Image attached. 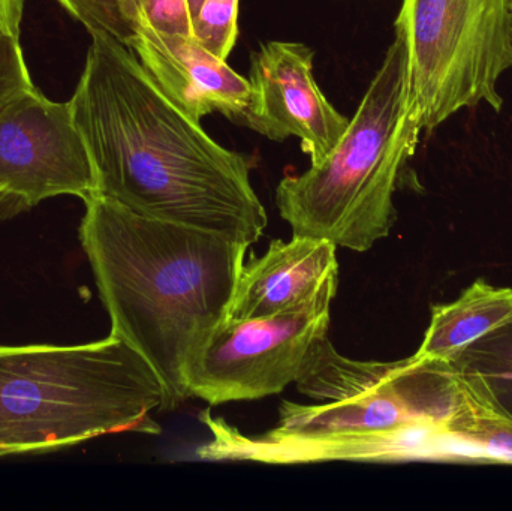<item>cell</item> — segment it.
<instances>
[{"label": "cell", "mask_w": 512, "mask_h": 511, "mask_svg": "<svg viewBox=\"0 0 512 511\" xmlns=\"http://www.w3.org/2000/svg\"><path fill=\"white\" fill-rule=\"evenodd\" d=\"M508 5H510V9H511V12H512V0H508Z\"/></svg>", "instance_id": "44dd1931"}, {"label": "cell", "mask_w": 512, "mask_h": 511, "mask_svg": "<svg viewBox=\"0 0 512 511\" xmlns=\"http://www.w3.org/2000/svg\"><path fill=\"white\" fill-rule=\"evenodd\" d=\"M80 240L111 320L161 378L165 408L189 399L188 372L228 320L249 246L144 218L107 198L86 201Z\"/></svg>", "instance_id": "7a4b0ae2"}, {"label": "cell", "mask_w": 512, "mask_h": 511, "mask_svg": "<svg viewBox=\"0 0 512 511\" xmlns=\"http://www.w3.org/2000/svg\"><path fill=\"white\" fill-rule=\"evenodd\" d=\"M336 249L313 237L273 240L264 255L243 264L228 320L273 317L333 300L339 287Z\"/></svg>", "instance_id": "30bf717a"}, {"label": "cell", "mask_w": 512, "mask_h": 511, "mask_svg": "<svg viewBox=\"0 0 512 511\" xmlns=\"http://www.w3.org/2000/svg\"><path fill=\"white\" fill-rule=\"evenodd\" d=\"M141 20L164 35L192 36L188 0H143Z\"/></svg>", "instance_id": "e0dca14e"}, {"label": "cell", "mask_w": 512, "mask_h": 511, "mask_svg": "<svg viewBox=\"0 0 512 511\" xmlns=\"http://www.w3.org/2000/svg\"><path fill=\"white\" fill-rule=\"evenodd\" d=\"M315 51L300 42L270 41L252 54L248 107L236 122L264 137L300 138L301 149L319 164L349 126L313 77Z\"/></svg>", "instance_id": "9c48e42d"}, {"label": "cell", "mask_w": 512, "mask_h": 511, "mask_svg": "<svg viewBox=\"0 0 512 511\" xmlns=\"http://www.w3.org/2000/svg\"><path fill=\"white\" fill-rule=\"evenodd\" d=\"M141 5H143V0H141Z\"/></svg>", "instance_id": "7402d4cb"}, {"label": "cell", "mask_w": 512, "mask_h": 511, "mask_svg": "<svg viewBox=\"0 0 512 511\" xmlns=\"http://www.w3.org/2000/svg\"><path fill=\"white\" fill-rule=\"evenodd\" d=\"M0 192L20 212L60 195L84 203L98 195L69 101H51L33 86L0 113Z\"/></svg>", "instance_id": "ba28073f"}, {"label": "cell", "mask_w": 512, "mask_h": 511, "mask_svg": "<svg viewBox=\"0 0 512 511\" xmlns=\"http://www.w3.org/2000/svg\"><path fill=\"white\" fill-rule=\"evenodd\" d=\"M165 389L128 342L0 347V456L42 455L116 432L159 434Z\"/></svg>", "instance_id": "3957f363"}, {"label": "cell", "mask_w": 512, "mask_h": 511, "mask_svg": "<svg viewBox=\"0 0 512 511\" xmlns=\"http://www.w3.org/2000/svg\"><path fill=\"white\" fill-rule=\"evenodd\" d=\"M239 0H204L192 18V36L218 59L227 60L239 33Z\"/></svg>", "instance_id": "9a60e30c"}, {"label": "cell", "mask_w": 512, "mask_h": 511, "mask_svg": "<svg viewBox=\"0 0 512 511\" xmlns=\"http://www.w3.org/2000/svg\"><path fill=\"white\" fill-rule=\"evenodd\" d=\"M18 213L17 207H15L14 201L8 197V195L0 192V219L9 218V216Z\"/></svg>", "instance_id": "d6986e66"}, {"label": "cell", "mask_w": 512, "mask_h": 511, "mask_svg": "<svg viewBox=\"0 0 512 511\" xmlns=\"http://www.w3.org/2000/svg\"><path fill=\"white\" fill-rule=\"evenodd\" d=\"M512 324V288L475 281L459 299L433 306L423 344L414 354L456 363L472 345Z\"/></svg>", "instance_id": "7c38bea8"}, {"label": "cell", "mask_w": 512, "mask_h": 511, "mask_svg": "<svg viewBox=\"0 0 512 511\" xmlns=\"http://www.w3.org/2000/svg\"><path fill=\"white\" fill-rule=\"evenodd\" d=\"M301 395L318 404L283 402L271 434L319 437L390 434L409 429L447 431L456 459L489 423L507 416L480 372L457 363L412 356L399 362H360L319 341L297 381Z\"/></svg>", "instance_id": "5b68a950"}, {"label": "cell", "mask_w": 512, "mask_h": 511, "mask_svg": "<svg viewBox=\"0 0 512 511\" xmlns=\"http://www.w3.org/2000/svg\"><path fill=\"white\" fill-rule=\"evenodd\" d=\"M33 86L20 39L0 36V113Z\"/></svg>", "instance_id": "2e32d148"}, {"label": "cell", "mask_w": 512, "mask_h": 511, "mask_svg": "<svg viewBox=\"0 0 512 511\" xmlns=\"http://www.w3.org/2000/svg\"><path fill=\"white\" fill-rule=\"evenodd\" d=\"M204 0H188L189 3V11H191V17L194 18L195 14H197L198 9H200L201 3Z\"/></svg>", "instance_id": "ffe728a7"}, {"label": "cell", "mask_w": 512, "mask_h": 511, "mask_svg": "<svg viewBox=\"0 0 512 511\" xmlns=\"http://www.w3.org/2000/svg\"><path fill=\"white\" fill-rule=\"evenodd\" d=\"M331 302L273 317L225 321L189 368V398L222 405L282 393L300 378L327 336Z\"/></svg>", "instance_id": "52a82bcc"}, {"label": "cell", "mask_w": 512, "mask_h": 511, "mask_svg": "<svg viewBox=\"0 0 512 511\" xmlns=\"http://www.w3.org/2000/svg\"><path fill=\"white\" fill-rule=\"evenodd\" d=\"M24 0H0V36L20 39Z\"/></svg>", "instance_id": "ac0fdd59"}, {"label": "cell", "mask_w": 512, "mask_h": 511, "mask_svg": "<svg viewBox=\"0 0 512 511\" xmlns=\"http://www.w3.org/2000/svg\"><path fill=\"white\" fill-rule=\"evenodd\" d=\"M396 30L408 45L411 99L423 131L483 102L501 110L499 80L512 68L508 0H403Z\"/></svg>", "instance_id": "8992f818"}, {"label": "cell", "mask_w": 512, "mask_h": 511, "mask_svg": "<svg viewBox=\"0 0 512 511\" xmlns=\"http://www.w3.org/2000/svg\"><path fill=\"white\" fill-rule=\"evenodd\" d=\"M90 32L101 30L131 48L141 27V0H57Z\"/></svg>", "instance_id": "4fadbf2b"}, {"label": "cell", "mask_w": 512, "mask_h": 511, "mask_svg": "<svg viewBox=\"0 0 512 511\" xmlns=\"http://www.w3.org/2000/svg\"><path fill=\"white\" fill-rule=\"evenodd\" d=\"M90 36L69 104L99 197L144 218L212 231L251 248L268 218L252 188L248 158L216 143L131 48L101 30Z\"/></svg>", "instance_id": "6da1fadb"}, {"label": "cell", "mask_w": 512, "mask_h": 511, "mask_svg": "<svg viewBox=\"0 0 512 511\" xmlns=\"http://www.w3.org/2000/svg\"><path fill=\"white\" fill-rule=\"evenodd\" d=\"M423 132L411 99L408 45L402 33L385 54L339 143L306 173L276 189L280 216L294 236L366 252L390 234L394 192Z\"/></svg>", "instance_id": "277c9868"}, {"label": "cell", "mask_w": 512, "mask_h": 511, "mask_svg": "<svg viewBox=\"0 0 512 511\" xmlns=\"http://www.w3.org/2000/svg\"><path fill=\"white\" fill-rule=\"evenodd\" d=\"M456 363L480 372L512 417V324L472 345Z\"/></svg>", "instance_id": "5bb4252c"}, {"label": "cell", "mask_w": 512, "mask_h": 511, "mask_svg": "<svg viewBox=\"0 0 512 511\" xmlns=\"http://www.w3.org/2000/svg\"><path fill=\"white\" fill-rule=\"evenodd\" d=\"M131 50L156 84L195 120L222 113L236 122L248 107L249 80L194 36L164 35L141 24Z\"/></svg>", "instance_id": "8fae6325"}]
</instances>
